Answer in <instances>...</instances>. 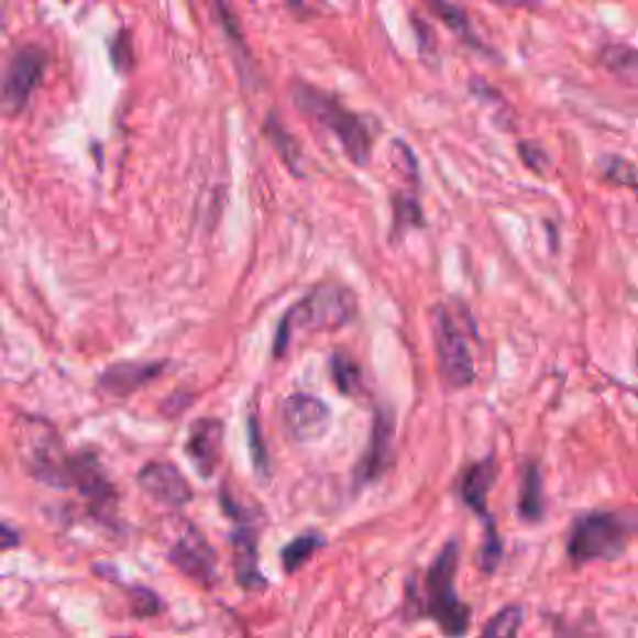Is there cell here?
Instances as JSON below:
<instances>
[{"label":"cell","mask_w":638,"mask_h":638,"mask_svg":"<svg viewBox=\"0 0 638 638\" xmlns=\"http://www.w3.org/2000/svg\"><path fill=\"white\" fill-rule=\"evenodd\" d=\"M638 537V514L634 512H588L571 524L566 553L571 564L614 561Z\"/></svg>","instance_id":"cell-1"},{"label":"cell","mask_w":638,"mask_h":638,"mask_svg":"<svg viewBox=\"0 0 638 638\" xmlns=\"http://www.w3.org/2000/svg\"><path fill=\"white\" fill-rule=\"evenodd\" d=\"M459 541H447L425 571L421 614L429 616L449 638H464L472 624V608L457 594Z\"/></svg>","instance_id":"cell-2"},{"label":"cell","mask_w":638,"mask_h":638,"mask_svg":"<svg viewBox=\"0 0 638 638\" xmlns=\"http://www.w3.org/2000/svg\"><path fill=\"white\" fill-rule=\"evenodd\" d=\"M356 315V297L350 287L324 283L315 287L302 302H297L279 322L275 354H285L297 330H340Z\"/></svg>","instance_id":"cell-3"},{"label":"cell","mask_w":638,"mask_h":638,"mask_svg":"<svg viewBox=\"0 0 638 638\" xmlns=\"http://www.w3.org/2000/svg\"><path fill=\"white\" fill-rule=\"evenodd\" d=\"M18 457L37 484L65 492V472H68L70 452L48 419L18 417L15 425Z\"/></svg>","instance_id":"cell-4"},{"label":"cell","mask_w":638,"mask_h":638,"mask_svg":"<svg viewBox=\"0 0 638 638\" xmlns=\"http://www.w3.org/2000/svg\"><path fill=\"white\" fill-rule=\"evenodd\" d=\"M65 490L78 492L88 504V514L100 529L120 534V494L102 466L100 457L90 449L73 452L65 472Z\"/></svg>","instance_id":"cell-5"},{"label":"cell","mask_w":638,"mask_h":638,"mask_svg":"<svg viewBox=\"0 0 638 638\" xmlns=\"http://www.w3.org/2000/svg\"><path fill=\"white\" fill-rule=\"evenodd\" d=\"M295 102L305 116L317 120V123L324 125L327 130H332L334 138L342 143L346 157H350L354 165L364 167L370 163L372 160L370 130L354 112H350L332 96H327V92L312 86H297Z\"/></svg>","instance_id":"cell-6"},{"label":"cell","mask_w":638,"mask_h":638,"mask_svg":"<svg viewBox=\"0 0 638 638\" xmlns=\"http://www.w3.org/2000/svg\"><path fill=\"white\" fill-rule=\"evenodd\" d=\"M474 334L472 317L462 312V319L457 317V309L452 307H437L435 312V344H437V360L439 372L447 387L464 389L474 382V352L469 344V337Z\"/></svg>","instance_id":"cell-7"},{"label":"cell","mask_w":638,"mask_h":638,"mask_svg":"<svg viewBox=\"0 0 638 638\" xmlns=\"http://www.w3.org/2000/svg\"><path fill=\"white\" fill-rule=\"evenodd\" d=\"M167 564L202 588H212L220 581L218 553L208 537L190 521L183 524V531L167 549Z\"/></svg>","instance_id":"cell-8"},{"label":"cell","mask_w":638,"mask_h":638,"mask_svg":"<svg viewBox=\"0 0 638 638\" xmlns=\"http://www.w3.org/2000/svg\"><path fill=\"white\" fill-rule=\"evenodd\" d=\"M45 70V53L43 48L28 45L18 51L0 73V112L15 116L21 112L28 100H31L37 82L43 80Z\"/></svg>","instance_id":"cell-9"},{"label":"cell","mask_w":638,"mask_h":638,"mask_svg":"<svg viewBox=\"0 0 638 638\" xmlns=\"http://www.w3.org/2000/svg\"><path fill=\"white\" fill-rule=\"evenodd\" d=\"M394 457V417L389 409L374 411L370 444L354 466V486L364 490V486L377 484L380 479L387 474Z\"/></svg>","instance_id":"cell-10"},{"label":"cell","mask_w":638,"mask_h":638,"mask_svg":"<svg viewBox=\"0 0 638 638\" xmlns=\"http://www.w3.org/2000/svg\"><path fill=\"white\" fill-rule=\"evenodd\" d=\"M330 407L312 394H289L283 402V427L299 444L317 442L330 429Z\"/></svg>","instance_id":"cell-11"},{"label":"cell","mask_w":638,"mask_h":638,"mask_svg":"<svg viewBox=\"0 0 638 638\" xmlns=\"http://www.w3.org/2000/svg\"><path fill=\"white\" fill-rule=\"evenodd\" d=\"M135 482L140 490L167 506V509H185L195 496L190 482H187L180 469L173 462H160V459L140 466Z\"/></svg>","instance_id":"cell-12"},{"label":"cell","mask_w":638,"mask_h":638,"mask_svg":"<svg viewBox=\"0 0 638 638\" xmlns=\"http://www.w3.org/2000/svg\"><path fill=\"white\" fill-rule=\"evenodd\" d=\"M222 437L224 425L215 417L197 419L190 427L185 452L190 457L195 472L202 479H212L215 472H218L222 459Z\"/></svg>","instance_id":"cell-13"},{"label":"cell","mask_w":638,"mask_h":638,"mask_svg":"<svg viewBox=\"0 0 638 638\" xmlns=\"http://www.w3.org/2000/svg\"><path fill=\"white\" fill-rule=\"evenodd\" d=\"M232 547V566L234 579L245 591H262L267 586L265 576L260 571L257 553V529L252 524H238V529L230 534Z\"/></svg>","instance_id":"cell-14"},{"label":"cell","mask_w":638,"mask_h":638,"mask_svg":"<svg viewBox=\"0 0 638 638\" xmlns=\"http://www.w3.org/2000/svg\"><path fill=\"white\" fill-rule=\"evenodd\" d=\"M163 362H120L100 374L98 387L110 397H130L163 374Z\"/></svg>","instance_id":"cell-15"},{"label":"cell","mask_w":638,"mask_h":638,"mask_svg":"<svg viewBox=\"0 0 638 638\" xmlns=\"http://www.w3.org/2000/svg\"><path fill=\"white\" fill-rule=\"evenodd\" d=\"M496 459L494 457H484L482 462H474L472 466L464 472L462 486H459V494H462V502L472 509L474 514L482 516L484 521H492V514L486 512V502H490V492L496 484Z\"/></svg>","instance_id":"cell-16"},{"label":"cell","mask_w":638,"mask_h":638,"mask_svg":"<svg viewBox=\"0 0 638 638\" xmlns=\"http://www.w3.org/2000/svg\"><path fill=\"white\" fill-rule=\"evenodd\" d=\"M519 516L529 524H539L547 516V502H543V482L537 462H529L521 474L519 492Z\"/></svg>","instance_id":"cell-17"},{"label":"cell","mask_w":638,"mask_h":638,"mask_svg":"<svg viewBox=\"0 0 638 638\" xmlns=\"http://www.w3.org/2000/svg\"><path fill=\"white\" fill-rule=\"evenodd\" d=\"M324 537L322 534H299L289 543H285L283 551H279V559H283V569L285 574H297L315 553L324 547Z\"/></svg>","instance_id":"cell-18"},{"label":"cell","mask_w":638,"mask_h":638,"mask_svg":"<svg viewBox=\"0 0 638 638\" xmlns=\"http://www.w3.org/2000/svg\"><path fill=\"white\" fill-rule=\"evenodd\" d=\"M602 63L606 65L608 73H614L626 86L638 88V51L624 48V45H612V48L602 51Z\"/></svg>","instance_id":"cell-19"},{"label":"cell","mask_w":638,"mask_h":638,"mask_svg":"<svg viewBox=\"0 0 638 638\" xmlns=\"http://www.w3.org/2000/svg\"><path fill=\"white\" fill-rule=\"evenodd\" d=\"M330 370H332V380H334L337 389L346 394V397H360L362 394V370L350 354L334 352Z\"/></svg>","instance_id":"cell-20"},{"label":"cell","mask_w":638,"mask_h":638,"mask_svg":"<svg viewBox=\"0 0 638 638\" xmlns=\"http://www.w3.org/2000/svg\"><path fill=\"white\" fill-rule=\"evenodd\" d=\"M265 133L270 138V143L275 145V150L279 153V157L285 160V165L289 170L297 173L302 170V153H299V145L297 140L287 133V130L277 123V118H270L267 125H265Z\"/></svg>","instance_id":"cell-21"},{"label":"cell","mask_w":638,"mask_h":638,"mask_svg":"<svg viewBox=\"0 0 638 638\" xmlns=\"http://www.w3.org/2000/svg\"><path fill=\"white\" fill-rule=\"evenodd\" d=\"M524 624V608L521 606H504L502 612H496L490 624L484 626L482 638H516L519 628Z\"/></svg>","instance_id":"cell-22"},{"label":"cell","mask_w":638,"mask_h":638,"mask_svg":"<svg viewBox=\"0 0 638 638\" xmlns=\"http://www.w3.org/2000/svg\"><path fill=\"white\" fill-rule=\"evenodd\" d=\"M128 606H130V614L135 618H153L160 612H163L165 604H163V596L155 594L153 588L147 586H128Z\"/></svg>","instance_id":"cell-23"},{"label":"cell","mask_w":638,"mask_h":638,"mask_svg":"<svg viewBox=\"0 0 638 638\" xmlns=\"http://www.w3.org/2000/svg\"><path fill=\"white\" fill-rule=\"evenodd\" d=\"M435 8V13L442 18V21L452 28L457 35H462L464 41L474 43V33H472V23H469V18L464 15V11L454 3H447V0H427Z\"/></svg>","instance_id":"cell-24"},{"label":"cell","mask_w":638,"mask_h":638,"mask_svg":"<svg viewBox=\"0 0 638 638\" xmlns=\"http://www.w3.org/2000/svg\"><path fill=\"white\" fill-rule=\"evenodd\" d=\"M248 437H250V457H252V466H255V474L267 482L270 479V454L265 449V439H262V429L257 417L248 419Z\"/></svg>","instance_id":"cell-25"},{"label":"cell","mask_w":638,"mask_h":638,"mask_svg":"<svg viewBox=\"0 0 638 638\" xmlns=\"http://www.w3.org/2000/svg\"><path fill=\"white\" fill-rule=\"evenodd\" d=\"M502 559H504V543L499 539V534H496L494 521H486V539H484L482 553H479V564H482V571H486V574H494L496 566L502 564Z\"/></svg>","instance_id":"cell-26"},{"label":"cell","mask_w":638,"mask_h":638,"mask_svg":"<svg viewBox=\"0 0 638 638\" xmlns=\"http://www.w3.org/2000/svg\"><path fill=\"white\" fill-rule=\"evenodd\" d=\"M409 224H421L419 202L409 195H394V228H409Z\"/></svg>","instance_id":"cell-27"},{"label":"cell","mask_w":638,"mask_h":638,"mask_svg":"<svg viewBox=\"0 0 638 638\" xmlns=\"http://www.w3.org/2000/svg\"><path fill=\"white\" fill-rule=\"evenodd\" d=\"M606 177L612 183H618V185H634L636 183L634 167L628 165L626 160H618V157H612L606 163Z\"/></svg>","instance_id":"cell-28"},{"label":"cell","mask_w":638,"mask_h":638,"mask_svg":"<svg viewBox=\"0 0 638 638\" xmlns=\"http://www.w3.org/2000/svg\"><path fill=\"white\" fill-rule=\"evenodd\" d=\"M519 155L524 163H527L534 173H543V167H547V155L541 153V150L537 145H527V143H521L519 145Z\"/></svg>","instance_id":"cell-29"},{"label":"cell","mask_w":638,"mask_h":638,"mask_svg":"<svg viewBox=\"0 0 638 638\" xmlns=\"http://www.w3.org/2000/svg\"><path fill=\"white\" fill-rule=\"evenodd\" d=\"M21 531L13 529L11 524L0 521V551H8V549H15L21 547Z\"/></svg>","instance_id":"cell-30"},{"label":"cell","mask_w":638,"mask_h":638,"mask_svg":"<svg viewBox=\"0 0 638 638\" xmlns=\"http://www.w3.org/2000/svg\"><path fill=\"white\" fill-rule=\"evenodd\" d=\"M120 638H135V636H120Z\"/></svg>","instance_id":"cell-31"}]
</instances>
